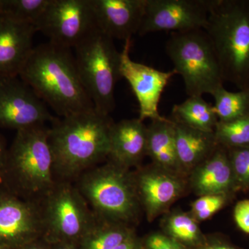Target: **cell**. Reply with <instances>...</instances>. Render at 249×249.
<instances>
[{
	"mask_svg": "<svg viewBox=\"0 0 249 249\" xmlns=\"http://www.w3.org/2000/svg\"><path fill=\"white\" fill-rule=\"evenodd\" d=\"M113 124L109 115L95 109L52 123L49 142L57 181H76L107 157Z\"/></svg>",
	"mask_w": 249,
	"mask_h": 249,
	"instance_id": "cell-1",
	"label": "cell"
},
{
	"mask_svg": "<svg viewBox=\"0 0 249 249\" xmlns=\"http://www.w3.org/2000/svg\"><path fill=\"white\" fill-rule=\"evenodd\" d=\"M19 77L61 118L94 109L70 49L49 42L34 47Z\"/></svg>",
	"mask_w": 249,
	"mask_h": 249,
	"instance_id": "cell-2",
	"label": "cell"
},
{
	"mask_svg": "<svg viewBox=\"0 0 249 249\" xmlns=\"http://www.w3.org/2000/svg\"><path fill=\"white\" fill-rule=\"evenodd\" d=\"M204 30L224 81L249 89V0H212Z\"/></svg>",
	"mask_w": 249,
	"mask_h": 249,
	"instance_id": "cell-3",
	"label": "cell"
},
{
	"mask_svg": "<svg viewBox=\"0 0 249 249\" xmlns=\"http://www.w3.org/2000/svg\"><path fill=\"white\" fill-rule=\"evenodd\" d=\"M45 124L17 131L8 150L4 183L9 192L40 204L57 182Z\"/></svg>",
	"mask_w": 249,
	"mask_h": 249,
	"instance_id": "cell-4",
	"label": "cell"
},
{
	"mask_svg": "<svg viewBox=\"0 0 249 249\" xmlns=\"http://www.w3.org/2000/svg\"><path fill=\"white\" fill-rule=\"evenodd\" d=\"M75 185L99 219L127 225L138 215L134 176L127 168L109 161L85 171Z\"/></svg>",
	"mask_w": 249,
	"mask_h": 249,
	"instance_id": "cell-5",
	"label": "cell"
},
{
	"mask_svg": "<svg viewBox=\"0 0 249 249\" xmlns=\"http://www.w3.org/2000/svg\"><path fill=\"white\" fill-rule=\"evenodd\" d=\"M74 49L77 71L94 109L109 115L115 109L114 91L121 78V52L98 29Z\"/></svg>",
	"mask_w": 249,
	"mask_h": 249,
	"instance_id": "cell-6",
	"label": "cell"
},
{
	"mask_svg": "<svg viewBox=\"0 0 249 249\" xmlns=\"http://www.w3.org/2000/svg\"><path fill=\"white\" fill-rule=\"evenodd\" d=\"M165 50L188 96L212 95L224 86L217 55L204 29L171 33Z\"/></svg>",
	"mask_w": 249,
	"mask_h": 249,
	"instance_id": "cell-7",
	"label": "cell"
},
{
	"mask_svg": "<svg viewBox=\"0 0 249 249\" xmlns=\"http://www.w3.org/2000/svg\"><path fill=\"white\" fill-rule=\"evenodd\" d=\"M42 240L49 245L80 240L97 220L84 196L71 181H57L40 203Z\"/></svg>",
	"mask_w": 249,
	"mask_h": 249,
	"instance_id": "cell-8",
	"label": "cell"
},
{
	"mask_svg": "<svg viewBox=\"0 0 249 249\" xmlns=\"http://www.w3.org/2000/svg\"><path fill=\"white\" fill-rule=\"evenodd\" d=\"M36 29L53 45L75 48L97 29L91 0H51Z\"/></svg>",
	"mask_w": 249,
	"mask_h": 249,
	"instance_id": "cell-9",
	"label": "cell"
},
{
	"mask_svg": "<svg viewBox=\"0 0 249 249\" xmlns=\"http://www.w3.org/2000/svg\"><path fill=\"white\" fill-rule=\"evenodd\" d=\"M212 0H146L138 32L177 33L204 29Z\"/></svg>",
	"mask_w": 249,
	"mask_h": 249,
	"instance_id": "cell-10",
	"label": "cell"
},
{
	"mask_svg": "<svg viewBox=\"0 0 249 249\" xmlns=\"http://www.w3.org/2000/svg\"><path fill=\"white\" fill-rule=\"evenodd\" d=\"M56 118L19 76L0 77V126L20 129L52 123Z\"/></svg>",
	"mask_w": 249,
	"mask_h": 249,
	"instance_id": "cell-11",
	"label": "cell"
},
{
	"mask_svg": "<svg viewBox=\"0 0 249 249\" xmlns=\"http://www.w3.org/2000/svg\"><path fill=\"white\" fill-rule=\"evenodd\" d=\"M42 235L40 204L9 191L0 192V246L19 249Z\"/></svg>",
	"mask_w": 249,
	"mask_h": 249,
	"instance_id": "cell-12",
	"label": "cell"
},
{
	"mask_svg": "<svg viewBox=\"0 0 249 249\" xmlns=\"http://www.w3.org/2000/svg\"><path fill=\"white\" fill-rule=\"evenodd\" d=\"M132 39L124 41L121 52V76L128 82L139 106V119L160 120L162 116L159 112L162 93L170 80L177 75L175 70L161 71L132 60L129 56Z\"/></svg>",
	"mask_w": 249,
	"mask_h": 249,
	"instance_id": "cell-13",
	"label": "cell"
},
{
	"mask_svg": "<svg viewBox=\"0 0 249 249\" xmlns=\"http://www.w3.org/2000/svg\"><path fill=\"white\" fill-rule=\"evenodd\" d=\"M177 175L157 166L134 175L139 203L150 222L165 212L182 194L184 185Z\"/></svg>",
	"mask_w": 249,
	"mask_h": 249,
	"instance_id": "cell-14",
	"label": "cell"
},
{
	"mask_svg": "<svg viewBox=\"0 0 249 249\" xmlns=\"http://www.w3.org/2000/svg\"><path fill=\"white\" fill-rule=\"evenodd\" d=\"M96 27L111 39L138 34L146 0H91Z\"/></svg>",
	"mask_w": 249,
	"mask_h": 249,
	"instance_id": "cell-15",
	"label": "cell"
},
{
	"mask_svg": "<svg viewBox=\"0 0 249 249\" xmlns=\"http://www.w3.org/2000/svg\"><path fill=\"white\" fill-rule=\"evenodd\" d=\"M34 26L0 17V77H18L34 50Z\"/></svg>",
	"mask_w": 249,
	"mask_h": 249,
	"instance_id": "cell-16",
	"label": "cell"
},
{
	"mask_svg": "<svg viewBox=\"0 0 249 249\" xmlns=\"http://www.w3.org/2000/svg\"><path fill=\"white\" fill-rule=\"evenodd\" d=\"M147 155V127L138 119L113 124L109 134V161L129 169Z\"/></svg>",
	"mask_w": 249,
	"mask_h": 249,
	"instance_id": "cell-17",
	"label": "cell"
},
{
	"mask_svg": "<svg viewBox=\"0 0 249 249\" xmlns=\"http://www.w3.org/2000/svg\"><path fill=\"white\" fill-rule=\"evenodd\" d=\"M192 186L198 196L227 195L234 190V180L228 150L220 145L209 158L193 169Z\"/></svg>",
	"mask_w": 249,
	"mask_h": 249,
	"instance_id": "cell-18",
	"label": "cell"
},
{
	"mask_svg": "<svg viewBox=\"0 0 249 249\" xmlns=\"http://www.w3.org/2000/svg\"><path fill=\"white\" fill-rule=\"evenodd\" d=\"M175 144L181 170L194 169L219 146L214 133H207L175 122Z\"/></svg>",
	"mask_w": 249,
	"mask_h": 249,
	"instance_id": "cell-19",
	"label": "cell"
},
{
	"mask_svg": "<svg viewBox=\"0 0 249 249\" xmlns=\"http://www.w3.org/2000/svg\"><path fill=\"white\" fill-rule=\"evenodd\" d=\"M147 155L155 166L175 175L181 171L175 144V123L163 117L147 127Z\"/></svg>",
	"mask_w": 249,
	"mask_h": 249,
	"instance_id": "cell-20",
	"label": "cell"
},
{
	"mask_svg": "<svg viewBox=\"0 0 249 249\" xmlns=\"http://www.w3.org/2000/svg\"><path fill=\"white\" fill-rule=\"evenodd\" d=\"M171 119L207 133H214L219 121L214 106L205 101L202 96H188L183 103L175 105Z\"/></svg>",
	"mask_w": 249,
	"mask_h": 249,
	"instance_id": "cell-21",
	"label": "cell"
},
{
	"mask_svg": "<svg viewBox=\"0 0 249 249\" xmlns=\"http://www.w3.org/2000/svg\"><path fill=\"white\" fill-rule=\"evenodd\" d=\"M126 224L97 217L93 227L80 240V249H114L133 232Z\"/></svg>",
	"mask_w": 249,
	"mask_h": 249,
	"instance_id": "cell-22",
	"label": "cell"
},
{
	"mask_svg": "<svg viewBox=\"0 0 249 249\" xmlns=\"http://www.w3.org/2000/svg\"><path fill=\"white\" fill-rule=\"evenodd\" d=\"M212 96L214 99V111L220 122L235 120L249 113V89L235 92L228 91L223 86Z\"/></svg>",
	"mask_w": 249,
	"mask_h": 249,
	"instance_id": "cell-23",
	"label": "cell"
},
{
	"mask_svg": "<svg viewBox=\"0 0 249 249\" xmlns=\"http://www.w3.org/2000/svg\"><path fill=\"white\" fill-rule=\"evenodd\" d=\"M214 134L218 145L227 150L249 147V113L229 122L218 121Z\"/></svg>",
	"mask_w": 249,
	"mask_h": 249,
	"instance_id": "cell-24",
	"label": "cell"
},
{
	"mask_svg": "<svg viewBox=\"0 0 249 249\" xmlns=\"http://www.w3.org/2000/svg\"><path fill=\"white\" fill-rule=\"evenodd\" d=\"M50 2L51 0H8L6 17L36 27Z\"/></svg>",
	"mask_w": 249,
	"mask_h": 249,
	"instance_id": "cell-25",
	"label": "cell"
},
{
	"mask_svg": "<svg viewBox=\"0 0 249 249\" xmlns=\"http://www.w3.org/2000/svg\"><path fill=\"white\" fill-rule=\"evenodd\" d=\"M165 227L175 240L195 244L200 239V229L196 220L189 214L183 213L170 214L165 221Z\"/></svg>",
	"mask_w": 249,
	"mask_h": 249,
	"instance_id": "cell-26",
	"label": "cell"
},
{
	"mask_svg": "<svg viewBox=\"0 0 249 249\" xmlns=\"http://www.w3.org/2000/svg\"><path fill=\"white\" fill-rule=\"evenodd\" d=\"M227 150L233 175L234 190H249V147Z\"/></svg>",
	"mask_w": 249,
	"mask_h": 249,
	"instance_id": "cell-27",
	"label": "cell"
},
{
	"mask_svg": "<svg viewBox=\"0 0 249 249\" xmlns=\"http://www.w3.org/2000/svg\"><path fill=\"white\" fill-rule=\"evenodd\" d=\"M227 201V195H210L200 196L192 204L193 217L204 221L218 212Z\"/></svg>",
	"mask_w": 249,
	"mask_h": 249,
	"instance_id": "cell-28",
	"label": "cell"
},
{
	"mask_svg": "<svg viewBox=\"0 0 249 249\" xmlns=\"http://www.w3.org/2000/svg\"><path fill=\"white\" fill-rule=\"evenodd\" d=\"M147 249H182L177 241L160 233H154L146 240Z\"/></svg>",
	"mask_w": 249,
	"mask_h": 249,
	"instance_id": "cell-29",
	"label": "cell"
},
{
	"mask_svg": "<svg viewBox=\"0 0 249 249\" xmlns=\"http://www.w3.org/2000/svg\"><path fill=\"white\" fill-rule=\"evenodd\" d=\"M234 218L237 227L249 234V200L240 201L236 204Z\"/></svg>",
	"mask_w": 249,
	"mask_h": 249,
	"instance_id": "cell-30",
	"label": "cell"
},
{
	"mask_svg": "<svg viewBox=\"0 0 249 249\" xmlns=\"http://www.w3.org/2000/svg\"><path fill=\"white\" fill-rule=\"evenodd\" d=\"M7 154L8 149L6 147V142L0 136V183H4Z\"/></svg>",
	"mask_w": 249,
	"mask_h": 249,
	"instance_id": "cell-31",
	"label": "cell"
},
{
	"mask_svg": "<svg viewBox=\"0 0 249 249\" xmlns=\"http://www.w3.org/2000/svg\"><path fill=\"white\" fill-rule=\"evenodd\" d=\"M114 249H139V242L132 233Z\"/></svg>",
	"mask_w": 249,
	"mask_h": 249,
	"instance_id": "cell-32",
	"label": "cell"
},
{
	"mask_svg": "<svg viewBox=\"0 0 249 249\" xmlns=\"http://www.w3.org/2000/svg\"><path fill=\"white\" fill-rule=\"evenodd\" d=\"M40 242V240L35 241V242H31L29 245L24 246L22 248L19 249H50V245H47L48 244L45 241L44 244H42Z\"/></svg>",
	"mask_w": 249,
	"mask_h": 249,
	"instance_id": "cell-33",
	"label": "cell"
},
{
	"mask_svg": "<svg viewBox=\"0 0 249 249\" xmlns=\"http://www.w3.org/2000/svg\"><path fill=\"white\" fill-rule=\"evenodd\" d=\"M50 249H80L78 245L71 243L55 244L51 245Z\"/></svg>",
	"mask_w": 249,
	"mask_h": 249,
	"instance_id": "cell-34",
	"label": "cell"
},
{
	"mask_svg": "<svg viewBox=\"0 0 249 249\" xmlns=\"http://www.w3.org/2000/svg\"><path fill=\"white\" fill-rule=\"evenodd\" d=\"M8 0H0V17L6 16Z\"/></svg>",
	"mask_w": 249,
	"mask_h": 249,
	"instance_id": "cell-35",
	"label": "cell"
},
{
	"mask_svg": "<svg viewBox=\"0 0 249 249\" xmlns=\"http://www.w3.org/2000/svg\"><path fill=\"white\" fill-rule=\"evenodd\" d=\"M203 249H235L232 247H228V246L223 245H211L206 246Z\"/></svg>",
	"mask_w": 249,
	"mask_h": 249,
	"instance_id": "cell-36",
	"label": "cell"
},
{
	"mask_svg": "<svg viewBox=\"0 0 249 249\" xmlns=\"http://www.w3.org/2000/svg\"><path fill=\"white\" fill-rule=\"evenodd\" d=\"M0 249H8L6 248H5V247H1V246H0Z\"/></svg>",
	"mask_w": 249,
	"mask_h": 249,
	"instance_id": "cell-37",
	"label": "cell"
}]
</instances>
